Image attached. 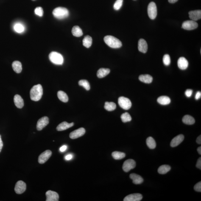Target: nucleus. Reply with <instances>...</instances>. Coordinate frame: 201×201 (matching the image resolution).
Instances as JSON below:
<instances>
[{"label": "nucleus", "instance_id": "1", "mask_svg": "<svg viewBox=\"0 0 201 201\" xmlns=\"http://www.w3.org/2000/svg\"><path fill=\"white\" fill-rule=\"evenodd\" d=\"M43 94V89L40 84L34 86L30 91L31 99L32 101H37L41 99Z\"/></svg>", "mask_w": 201, "mask_h": 201}, {"label": "nucleus", "instance_id": "2", "mask_svg": "<svg viewBox=\"0 0 201 201\" xmlns=\"http://www.w3.org/2000/svg\"><path fill=\"white\" fill-rule=\"evenodd\" d=\"M104 41L109 47L113 49H118L122 46L121 42L113 36H106L104 37Z\"/></svg>", "mask_w": 201, "mask_h": 201}, {"label": "nucleus", "instance_id": "3", "mask_svg": "<svg viewBox=\"0 0 201 201\" xmlns=\"http://www.w3.org/2000/svg\"><path fill=\"white\" fill-rule=\"evenodd\" d=\"M53 15L56 18L59 20L66 18L69 15V12L65 8L59 7L56 8L53 11Z\"/></svg>", "mask_w": 201, "mask_h": 201}, {"label": "nucleus", "instance_id": "4", "mask_svg": "<svg viewBox=\"0 0 201 201\" xmlns=\"http://www.w3.org/2000/svg\"><path fill=\"white\" fill-rule=\"evenodd\" d=\"M49 58L50 61L54 64L62 65L63 63V56L59 53L55 51H53L49 54Z\"/></svg>", "mask_w": 201, "mask_h": 201}, {"label": "nucleus", "instance_id": "5", "mask_svg": "<svg viewBox=\"0 0 201 201\" xmlns=\"http://www.w3.org/2000/svg\"><path fill=\"white\" fill-rule=\"evenodd\" d=\"M118 103L120 106L124 110H128L132 107V102L127 98L121 96L118 99Z\"/></svg>", "mask_w": 201, "mask_h": 201}, {"label": "nucleus", "instance_id": "6", "mask_svg": "<svg viewBox=\"0 0 201 201\" xmlns=\"http://www.w3.org/2000/svg\"><path fill=\"white\" fill-rule=\"evenodd\" d=\"M148 13L151 19L154 20L156 18L157 15V9L155 3L151 2L148 7Z\"/></svg>", "mask_w": 201, "mask_h": 201}, {"label": "nucleus", "instance_id": "7", "mask_svg": "<svg viewBox=\"0 0 201 201\" xmlns=\"http://www.w3.org/2000/svg\"><path fill=\"white\" fill-rule=\"evenodd\" d=\"M136 166V163L133 160L129 159L124 162L123 166V169L124 172H129L131 170L134 169Z\"/></svg>", "mask_w": 201, "mask_h": 201}, {"label": "nucleus", "instance_id": "8", "mask_svg": "<svg viewBox=\"0 0 201 201\" xmlns=\"http://www.w3.org/2000/svg\"><path fill=\"white\" fill-rule=\"evenodd\" d=\"M198 24L196 21L193 20H188L185 21L182 24V28L187 30H191L198 27Z\"/></svg>", "mask_w": 201, "mask_h": 201}, {"label": "nucleus", "instance_id": "9", "mask_svg": "<svg viewBox=\"0 0 201 201\" xmlns=\"http://www.w3.org/2000/svg\"><path fill=\"white\" fill-rule=\"evenodd\" d=\"M52 155V152L50 150H46L40 154L38 158V163L40 164H43L45 163Z\"/></svg>", "mask_w": 201, "mask_h": 201}, {"label": "nucleus", "instance_id": "10", "mask_svg": "<svg viewBox=\"0 0 201 201\" xmlns=\"http://www.w3.org/2000/svg\"><path fill=\"white\" fill-rule=\"evenodd\" d=\"M26 184L22 181H19L17 182L15 187V191L17 194H21L26 190Z\"/></svg>", "mask_w": 201, "mask_h": 201}, {"label": "nucleus", "instance_id": "11", "mask_svg": "<svg viewBox=\"0 0 201 201\" xmlns=\"http://www.w3.org/2000/svg\"><path fill=\"white\" fill-rule=\"evenodd\" d=\"M49 123V118L47 117L44 116L40 118L37 121V129L38 131L41 130L44 128Z\"/></svg>", "mask_w": 201, "mask_h": 201}, {"label": "nucleus", "instance_id": "12", "mask_svg": "<svg viewBox=\"0 0 201 201\" xmlns=\"http://www.w3.org/2000/svg\"><path fill=\"white\" fill-rule=\"evenodd\" d=\"M85 133V130L84 128H80L74 131L70 134L69 137L71 139H76L83 136Z\"/></svg>", "mask_w": 201, "mask_h": 201}, {"label": "nucleus", "instance_id": "13", "mask_svg": "<svg viewBox=\"0 0 201 201\" xmlns=\"http://www.w3.org/2000/svg\"><path fill=\"white\" fill-rule=\"evenodd\" d=\"M46 201H58L59 199V195L55 191L49 190L47 191Z\"/></svg>", "mask_w": 201, "mask_h": 201}, {"label": "nucleus", "instance_id": "14", "mask_svg": "<svg viewBox=\"0 0 201 201\" xmlns=\"http://www.w3.org/2000/svg\"><path fill=\"white\" fill-rule=\"evenodd\" d=\"M142 196L139 193L129 195L124 198V201H140L142 199Z\"/></svg>", "mask_w": 201, "mask_h": 201}, {"label": "nucleus", "instance_id": "15", "mask_svg": "<svg viewBox=\"0 0 201 201\" xmlns=\"http://www.w3.org/2000/svg\"><path fill=\"white\" fill-rule=\"evenodd\" d=\"M184 136L183 135L177 136L173 139L171 141L170 145L172 147H175L180 145L183 141Z\"/></svg>", "mask_w": 201, "mask_h": 201}, {"label": "nucleus", "instance_id": "16", "mask_svg": "<svg viewBox=\"0 0 201 201\" xmlns=\"http://www.w3.org/2000/svg\"><path fill=\"white\" fill-rule=\"evenodd\" d=\"M138 48L140 52L145 53L147 52L148 46L147 42L143 39H141L138 41Z\"/></svg>", "mask_w": 201, "mask_h": 201}, {"label": "nucleus", "instance_id": "17", "mask_svg": "<svg viewBox=\"0 0 201 201\" xmlns=\"http://www.w3.org/2000/svg\"><path fill=\"white\" fill-rule=\"evenodd\" d=\"M189 17L190 19L196 21L201 18L200 10L191 11L189 12Z\"/></svg>", "mask_w": 201, "mask_h": 201}, {"label": "nucleus", "instance_id": "18", "mask_svg": "<svg viewBox=\"0 0 201 201\" xmlns=\"http://www.w3.org/2000/svg\"><path fill=\"white\" fill-rule=\"evenodd\" d=\"M178 66L180 69L184 70L187 69L188 66L187 60L184 57H181L178 60Z\"/></svg>", "mask_w": 201, "mask_h": 201}, {"label": "nucleus", "instance_id": "19", "mask_svg": "<svg viewBox=\"0 0 201 201\" xmlns=\"http://www.w3.org/2000/svg\"><path fill=\"white\" fill-rule=\"evenodd\" d=\"M74 125V123H69L66 121H64V122L61 123L57 126L56 129L58 131H62L66 130V129L72 127Z\"/></svg>", "mask_w": 201, "mask_h": 201}, {"label": "nucleus", "instance_id": "20", "mask_svg": "<svg viewBox=\"0 0 201 201\" xmlns=\"http://www.w3.org/2000/svg\"><path fill=\"white\" fill-rule=\"evenodd\" d=\"M130 177L133 180V182L134 184H141L143 181V179L142 177L136 174L132 173L130 174Z\"/></svg>", "mask_w": 201, "mask_h": 201}, {"label": "nucleus", "instance_id": "21", "mask_svg": "<svg viewBox=\"0 0 201 201\" xmlns=\"http://www.w3.org/2000/svg\"><path fill=\"white\" fill-rule=\"evenodd\" d=\"M14 100L15 105L17 108H21L24 106V101L20 95L18 94L15 95Z\"/></svg>", "mask_w": 201, "mask_h": 201}, {"label": "nucleus", "instance_id": "22", "mask_svg": "<svg viewBox=\"0 0 201 201\" xmlns=\"http://www.w3.org/2000/svg\"><path fill=\"white\" fill-rule=\"evenodd\" d=\"M139 80L142 82L146 84H150L153 81V78L149 75H142L139 77Z\"/></svg>", "mask_w": 201, "mask_h": 201}, {"label": "nucleus", "instance_id": "23", "mask_svg": "<svg viewBox=\"0 0 201 201\" xmlns=\"http://www.w3.org/2000/svg\"><path fill=\"white\" fill-rule=\"evenodd\" d=\"M110 72V69H109L101 68L97 72V77L99 78H102L105 77V76L108 75Z\"/></svg>", "mask_w": 201, "mask_h": 201}, {"label": "nucleus", "instance_id": "24", "mask_svg": "<svg viewBox=\"0 0 201 201\" xmlns=\"http://www.w3.org/2000/svg\"><path fill=\"white\" fill-rule=\"evenodd\" d=\"M157 101L161 105H167L170 103L171 99L167 96H162L158 98Z\"/></svg>", "mask_w": 201, "mask_h": 201}, {"label": "nucleus", "instance_id": "25", "mask_svg": "<svg viewBox=\"0 0 201 201\" xmlns=\"http://www.w3.org/2000/svg\"><path fill=\"white\" fill-rule=\"evenodd\" d=\"M12 67L14 71L17 74L21 73L22 70L21 63L18 61H15L12 63Z\"/></svg>", "mask_w": 201, "mask_h": 201}, {"label": "nucleus", "instance_id": "26", "mask_svg": "<svg viewBox=\"0 0 201 201\" xmlns=\"http://www.w3.org/2000/svg\"><path fill=\"white\" fill-rule=\"evenodd\" d=\"M183 122L187 125H192L195 122V120L193 117L190 115H185L182 119Z\"/></svg>", "mask_w": 201, "mask_h": 201}, {"label": "nucleus", "instance_id": "27", "mask_svg": "<svg viewBox=\"0 0 201 201\" xmlns=\"http://www.w3.org/2000/svg\"><path fill=\"white\" fill-rule=\"evenodd\" d=\"M72 32L73 35L76 37H80L83 35V32L78 26H75L73 27Z\"/></svg>", "mask_w": 201, "mask_h": 201}, {"label": "nucleus", "instance_id": "28", "mask_svg": "<svg viewBox=\"0 0 201 201\" xmlns=\"http://www.w3.org/2000/svg\"><path fill=\"white\" fill-rule=\"evenodd\" d=\"M92 42L93 39L92 37L89 35H87L84 37L83 40V46L86 48H90L92 44Z\"/></svg>", "mask_w": 201, "mask_h": 201}, {"label": "nucleus", "instance_id": "29", "mask_svg": "<svg viewBox=\"0 0 201 201\" xmlns=\"http://www.w3.org/2000/svg\"><path fill=\"white\" fill-rule=\"evenodd\" d=\"M57 96L61 101L64 102H67L68 101V97L64 92L60 91L57 93Z\"/></svg>", "mask_w": 201, "mask_h": 201}, {"label": "nucleus", "instance_id": "30", "mask_svg": "<svg viewBox=\"0 0 201 201\" xmlns=\"http://www.w3.org/2000/svg\"><path fill=\"white\" fill-rule=\"evenodd\" d=\"M171 169L170 166L168 165H164L160 166L158 169L159 173L161 174H164L170 170Z\"/></svg>", "mask_w": 201, "mask_h": 201}, {"label": "nucleus", "instance_id": "31", "mask_svg": "<svg viewBox=\"0 0 201 201\" xmlns=\"http://www.w3.org/2000/svg\"><path fill=\"white\" fill-rule=\"evenodd\" d=\"M146 143L148 147L151 149H155L156 146V143L155 140L152 137H148L146 139Z\"/></svg>", "mask_w": 201, "mask_h": 201}, {"label": "nucleus", "instance_id": "32", "mask_svg": "<svg viewBox=\"0 0 201 201\" xmlns=\"http://www.w3.org/2000/svg\"><path fill=\"white\" fill-rule=\"evenodd\" d=\"M116 108V105L113 102H106L104 105V108L108 111H113Z\"/></svg>", "mask_w": 201, "mask_h": 201}, {"label": "nucleus", "instance_id": "33", "mask_svg": "<svg viewBox=\"0 0 201 201\" xmlns=\"http://www.w3.org/2000/svg\"><path fill=\"white\" fill-rule=\"evenodd\" d=\"M112 156L115 160H120L126 157V154L123 152L115 151L112 153Z\"/></svg>", "mask_w": 201, "mask_h": 201}, {"label": "nucleus", "instance_id": "34", "mask_svg": "<svg viewBox=\"0 0 201 201\" xmlns=\"http://www.w3.org/2000/svg\"><path fill=\"white\" fill-rule=\"evenodd\" d=\"M121 120L123 123H127L128 122H130L132 120L131 116L129 113L127 112L121 115Z\"/></svg>", "mask_w": 201, "mask_h": 201}, {"label": "nucleus", "instance_id": "35", "mask_svg": "<svg viewBox=\"0 0 201 201\" xmlns=\"http://www.w3.org/2000/svg\"><path fill=\"white\" fill-rule=\"evenodd\" d=\"M79 85L83 87L87 91L90 89V86L89 82L86 80H81L79 81Z\"/></svg>", "mask_w": 201, "mask_h": 201}, {"label": "nucleus", "instance_id": "36", "mask_svg": "<svg viewBox=\"0 0 201 201\" xmlns=\"http://www.w3.org/2000/svg\"><path fill=\"white\" fill-rule=\"evenodd\" d=\"M14 29L15 32L18 33H21L24 32V26L22 25L20 23H17L14 26Z\"/></svg>", "mask_w": 201, "mask_h": 201}, {"label": "nucleus", "instance_id": "37", "mask_svg": "<svg viewBox=\"0 0 201 201\" xmlns=\"http://www.w3.org/2000/svg\"><path fill=\"white\" fill-rule=\"evenodd\" d=\"M163 61L166 66H169L171 63V59L169 55L168 54H165L163 57Z\"/></svg>", "mask_w": 201, "mask_h": 201}, {"label": "nucleus", "instance_id": "38", "mask_svg": "<svg viewBox=\"0 0 201 201\" xmlns=\"http://www.w3.org/2000/svg\"><path fill=\"white\" fill-rule=\"evenodd\" d=\"M123 0H117L114 5V8L116 11L119 10L123 5Z\"/></svg>", "mask_w": 201, "mask_h": 201}, {"label": "nucleus", "instance_id": "39", "mask_svg": "<svg viewBox=\"0 0 201 201\" xmlns=\"http://www.w3.org/2000/svg\"><path fill=\"white\" fill-rule=\"evenodd\" d=\"M35 14L40 17H42L43 15V10L41 7H37L34 11Z\"/></svg>", "mask_w": 201, "mask_h": 201}, {"label": "nucleus", "instance_id": "40", "mask_svg": "<svg viewBox=\"0 0 201 201\" xmlns=\"http://www.w3.org/2000/svg\"><path fill=\"white\" fill-rule=\"evenodd\" d=\"M194 189L197 192H201V182H199L197 184L195 185L194 186Z\"/></svg>", "mask_w": 201, "mask_h": 201}, {"label": "nucleus", "instance_id": "41", "mask_svg": "<svg viewBox=\"0 0 201 201\" xmlns=\"http://www.w3.org/2000/svg\"><path fill=\"white\" fill-rule=\"evenodd\" d=\"M193 93V91L192 90L187 89L185 91V94L187 97L189 98L192 96Z\"/></svg>", "mask_w": 201, "mask_h": 201}, {"label": "nucleus", "instance_id": "42", "mask_svg": "<svg viewBox=\"0 0 201 201\" xmlns=\"http://www.w3.org/2000/svg\"><path fill=\"white\" fill-rule=\"evenodd\" d=\"M196 167L199 169H201V158L200 157L198 160L197 164H196Z\"/></svg>", "mask_w": 201, "mask_h": 201}, {"label": "nucleus", "instance_id": "43", "mask_svg": "<svg viewBox=\"0 0 201 201\" xmlns=\"http://www.w3.org/2000/svg\"><path fill=\"white\" fill-rule=\"evenodd\" d=\"M201 96V93L200 91H198L197 93H196L195 97V99L196 100H198L199 99H200Z\"/></svg>", "mask_w": 201, "mask_h": 201}, {"label": "nucleus", "instance_id": "44", "mask_svg": "<svg viewBox=\"0 0 201 201\" xmlns=\"http://www.w3.org/2000/svg\"><path fill=\"white\" fill-rule=\"evenodd\" d=\"M73 157V156L71 154H68L65 157V159L67 160H69L72 159Z\"/></svg>", "mask_w": 201, "mask_h": 201}, {"label": "nucleus", "instance_id": "45", "mask_svg": "<svg viewBox=\"0 0 201 201\" xmlns=\"http://www.w3.org/2000/svg\"><path fill=\"white\" fill-rule=\"evenodd\" d=\"M67 149V146L66 145H63L61 147H60V151L61 152H65V151Z\"/></svg>", "mask_w": 201, "mask_h": 201}, {"label": "nucleus", "instance_id": "46", "mask_svg": "<svg viewBox=\"0 0 201 201\" xmlns=\"http://www.w3.org/2000/svg\"><path fill=\"white\" fill-rule=\"evenodd\" d=\"M3 146V143L2 140L1 135H0V152L2 149Z\"/></svg>", "mask_w": 201, "mask_h": 201}, {"label": "nucleus", "instance_id": "47", "mask_svg": "<svg viewBox=\"0 0 201 201\" xmlns=\"http://www.w3.org/2000/svg\"><path fill=\"white\" fill-rule=\"evenodd\" d=\"M196 142H197L198 144H201V136H199L198 137L197 139H196Z\"/></svg>", "mask_w": 201, "mask_h": 201}, {"label": "nucleus", "instance_id": "48", "mask_svg": "<svg viewBox=\"0 0 201 201\" xmlns=\"http://www.w3.org/2000/svg\"><path fill=\"white\" fill-rule=\"evenodd\" d=\"M168 2L170 3H171V4H174V3H175L177 2L178 1V0H168Z\"/></svg>", "mask_w": 201, "mask_h": 201}, {"label": "nucleus", "instance_id": "49", "mask_svg": "<svg viewBox=\"0 0 201 201\" xmlns=\"http://www.w3.org/2000/svg\"><path fill=\"white\" fill-rule=\"evenodd\" d=\"M198 152L199 154H200V155H201V147L200 146V147H199L197 149Z\"/></svg>", "mask_w": 201, "mask_h": 201}]
</instances>
